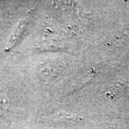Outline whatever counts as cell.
<instances>
[{"label": "cell", "instance_id": "6da1fadb", "mask_svg": "<svg viewBox=\"0 0 129 129\" xmlns=\"http://www.w3.org/2000/svg\"><path fill=\"white\" fill-rule=\"evenodd\" d=\"M48 118L54 121H76L80 120L81 118L75 114H71L64 111H60L53 114Z\"/></svg>", "mask_w": 129, "mask_h": 129}, {"label": "cell", "instance_id": "7a4b0ae2", "mask_svg": "<svg viewBox=\"0 0 129 129\" xmlns=\"http://www.w3.org/2000/svg\"><path fill=\"white\" fill-rule=\"evenodd\" d=\"M9 101L7 96L4 94L0 95V115H3L7 110Z\"/></svg>", "mask_w": 129, "mask_h": 129}]
</instances>
